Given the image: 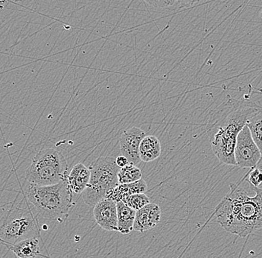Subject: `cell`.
<instances>
[{
  "mask_svg": "<svg viewBox=\"0 0 262 258\" xmlns=\"http://www.w3.org/2000/svg\"><path fill=\"white\" fill-rule=\"evenodd\" d=\"M161 144L158 138L146 135L139 146V155L142 162L149 163L158 158L161 154Z\"/></svg>",
  "mask_w": 262,
  "mask_h": 258,
  "instance_id": "obj_14",
  "label": "cell"
},
{
  "mask_svg": "<svg viewBox=\"0 0 262 258\" xmlns=\"http://www.w3.org/2000/svg\"><path fill=\"white\" fill-rule=\"evenodd\" d=\"M73 192L67 179L53 185L30 184L26 198L37 213L47 220H60L68 216L74 205Z\"/></svg>",
  "mask_w": 262,
  "mask_h": 258,
  "instance_id": "obj_3",
  "label": "cell"
},
{
  "mask_svg": "<svg viewBox=\"0 0 262 258\" xmlns=\"http://www.w3.org/2000/svg\"><path fill=\"white\" fill-rule=\"evenodd\" d=\"M248 126L254 141L259 148L262 154V106L260 105L258 111L247 121Z\"/></svg>",
  "mask_w": 262,
  "mask_h": 258,
  "instance_id": "obj_16",
  "label": "cell"
},
{
  "mask_svg": "<svg viewBox=\"0 0 262 258\" xmlns=\"http://www.w3.org/2000/svg\"><path fill=\"white\" fill-rule=\"evenodd\" d=\"M201 1V0H176L177 3H179L180 6L186 8L192 7Z\"/></svg>",
  "mask_w": 262,
  "mask_h": 258,
  "instance_id": "obj_21",
  "label": "cell"
},
{
  "mask_svg": "<svg viewBox=\"0 0 262 258\" xmlns=\"http://www.w3.org/2000/svg\"><path fill=\"white\" fill-rule=\"evenodd\" d=\"M37 220L29 210L19 207L11 208L0 223V241L6 246L37 237Z\"/></svg>",
  "mask_w": 262,
  "mask_h": 258,
  "instance_id": "obj_6",
  "label": "cell"
},
{
  "mask_svg": "<svg viewBox=\"0 0 262 258\" xmlns=\"http://www.w3.org/2000/svg\"><path fill=\"white\" fill-rule=\"evenodd\" d=\"M118 231L122 234H129L134 231L136 210L131 209L123 202H116Z\"/></svg>",
  "mask_w": 262,
  "mask_h": 258,
  "instance_id": "obj_15",
  "label": "cell"
},
{
  "mask_svg": "<svg viewBox=\"0 0 262 258\" xmlns=\"http://www.w3.org/2000/svg\"><path fill=\"white\" fill-rule=\"evenodd\" d=\"M6 246L18 258H36L40 254V241L37 237L29 238Z\"/></svg>",
  "mask_w": 262,
  "mask_h": 258,
  "instance_id": "obj_13",
  "label": "cell"
},
{
  "mask_svg": "<svg viewBox=\"0 0 262 258\" xmlns=\"http://www.w3.org/2000/svg\"><path fill=\"white\" fill-rule=\"evenodd\" d=\"M116 164H117L120 168L125 167L126 165H127V164H129V162L128 160H127V157H125L123 155L119 156L117 158H116Z\"/></svg>",
  "mask_w": 262,
  "mask_h": 258,
  "instance_id": "obj_22",
  "label": "cell"
},
{
  "mask_svg": "<svg viewBox=\"0 0 262 258\" xmlns=\"http://www.w3.org/2000/svg\"><path fill=\"white\" fill-rule=\"evenodd\" d=\"M93 216L96 223L107 231H118L117 206L116 202L104 200L93 207Z\"/></svg>",
  "mask_w": 262,
  "mask_h": 258,
  "instance_id": "obj_9",
  "label": "cell"
},
{
  "mask_svg": "<svg viewBox=\"0 0 262 258\" xmlns=\"http://www.w3.org/2000/svg\"><path fill=\"white\" fill-rule=\"evenodd\" d=\"M89 168L91 172L90 182L81 196L86 205L94 207L119 185L118 174L121 168L112 157H99Z\"/></svg>",
  "mask_w": 262,
  "mask_h": 258,
  "instance_id": "obj_5",
  "label": "cell"
},
{
  "mask_svg": "<svg viewBox=\"0 0 262 258\" xmlns=\"http://www.w3.org/2000/svg\"><path fill=\"white\" fill-rule=\"evenodd\" d=\"M5 3H6V0H0V8H3V6H4Z\"/></svg>",
  "mask_w": 262,
  "mask_h": 258,
  "instance_id": "obj_24",
  "label": "cell"
},
{
  "mask_svg": "<svg viewBox=\"0 0 262 258\" xmlns=\"http://www.w3.org/2000/svg\"><path fill=\"white\" fill-rule=\"evenodd\" d=\"M68 164L64 155L53 148L40 150L26 170V179L39 186L56 185L67 179Z\"/></svg>",
  "mask_w": 262,
  "mask_h": 258,
  "instance_id": "obj_4",
  "label": "cell"
},
{
  "mask_svg": "<svg viewBox=\"0 0 262 258\" xmlns=\"http://www.w3.org/2000/svg\"><path fill=\"white\" fill-rule=\"evenodd\" d=\"M256 167L262 171V157L260 162H258V165L256 166Z\"/></svg>",
  "mask_w": 262,
  "mask_h": 258,
  "instance_id": "obj_23",
  "label": "cell"
},
{
  "mask_svg": "<svg viewBox=\"0 0 262 258\" xmlns=\"http://www.w3.org/2000/svg\"><path fill=\"white\" fill-rule=\"evenodd\" d=\"M143 1L155 8H168L176 3V0H143Z\"/></svg>",
  "mask_w": 262,
  "mask_h": 258,
  "instance_id": "obj_20",
  "label": "cell"
},
{
  "mask_svg": "<svg viewBox=\"0 0 262 258\" xmlns=\"http://www.w3.org/2000/svg\"><path fill=\"white\" fill-rule=\"evenodd\" d=\"M147 190L143 179L129 184H119L106 194L105 199L116 202H124L127 197L134 194L145 193Z\"/></svg>",
  "mask_w": 262,
  "mask_h": 258,
  "instance_id": "obj_11",
  "label": "cell"
},
{
  "mask_svg": "<svg viewBox=\"0 0 262 258\" xmlns=\"http://www.w3.org/2000/svg\"><path fill=\"white\" fill-rule=\"evenodd\" d=\"M145 136V131L137 127L127 129L121 135L119 140L121 153L127 157L129 164L137 165L140 163L139 146Z\"/></svg>",
  "mask_w": 262,
  "mask_h": 258,
  "instance_id": "obj_8",
  "label": "cell"
},
{
  "mask_svg": "<svg viewBox=\"0 0 262 258\" xmlns=\"http://www.w3.org/2000/svg\"><path fill=\"white\" fill-rule=\"evenodd\" d=\"M243 178L229 185L230 190L214 211L217 223L225 231L245 237L262 228V188L252 187L253 196L242 187Z\"/></svg>",
  "mask_w": 262,
  "mask_h": 258,
  "instance_id": "obj_2",
  "label": "cell"
},
{
  "mask_svg": "<svg viewBox=\"0 0 262 258\" xmlns=\"http://www.w3.org/2000/svg\"><path fill=\"white\" fill-rule=\"evenodd\" d=\"M90 175V168L83 164H76L72 169L67 177V181L73 193L81 195L89 184Z\"/></svg>",
  "mask_w": 262,
  "mask_h": 258,
  "instance_id": "obj_12",
  "label": "cell"
},
{
  "mask_svg": "<svg viewBox=\"0 0 262 258\" xmlns=\"http://www.w3.org/2000/svg\"><path fill=\"white\" fill-rule=\"evenodd\" d=\"M123 202L131 209L137 211L147 205V204L150 203V200L145 193H139L134 194V195L127 197Z\"/></svg>",
  "mask_w": 262,
  "mask_h": 258,
  "instance_id": "obj_18",
  "label": "cell"
},
{
  "mask_svg": "<svg viewBox=\"0 0 262 258\" xmlns=\"http://www.w3.org/2000/svg\"><path fill=\"white\" fill-rule=\"evenodd\" d=\"M161 209L157 204H147L136 212L134 231L145 232L155 228L161 220Z\"/></svg>",
  "mask_w": 262,
  "mask_h": 258,
  "instance_id": "obj_10",
  "label": "cell"
},
{
  "mask_svg": "<svg viewBox=\"0 0 262 258\" xmlns=\"http://www.w3.org/2000/svg\"><path fill=\"white\" fill-rule=\"evenodd\" d=\"M246 181L248 182L250 187H259L262 184V171L257 167L250 169L247 173Z\"/></svg>",
  "mask_w": 262,
  "mask_h": 258,
  "instance_id": "obj_19",
  "label": "cell"
},
{
  "mask_svg": "<svg viewBox=\"0 0 262 258\" xmlns=\"http://www.w3.org/2000/svg\"><path fill=\"white\" fill-rule=\"evenodd\" d=\"M260 105L248 98H229L209 122V142L213 153L222 164L236 166L235 147L239 133Z\"/></svg>",
  "mask_w": 262,
  "mask_h": 258,
  "instance_id": "obj_1",
  "label": "cell"
},
{
  "mask_svg": "<svg viewBox=\"0 0 262 258\" xmlns=\"http://www.w3.org/2000/svg\"><path fill=\"white\" fill-rule=\"evenodd\" d=\"M234 154L236 166L241 168H254L261 160V151L254 141L247 126L244 127L237 136Z\"/></svg>",
  "mask_w": 262,
  "mask_h": 258,
  "instance_id": "obj_7",
  "label": "cell"
},
{
  "mask_svg": "<svg viewBox=\"0 0 262 258\" xmlns=\"http://www.w3.org/2000/svg\"><path fill=\"white\" fill-rule=\"evenodd\" d=\"M142 174L140 169L134 164H128L122 167L118 174L119 184H129L142 179Z\"/></svg>",
  "mask_w": 262,
  "mask_h": 258,
  "instance_id": "obj_17",
  "label": "cell"
}]
</instances>
